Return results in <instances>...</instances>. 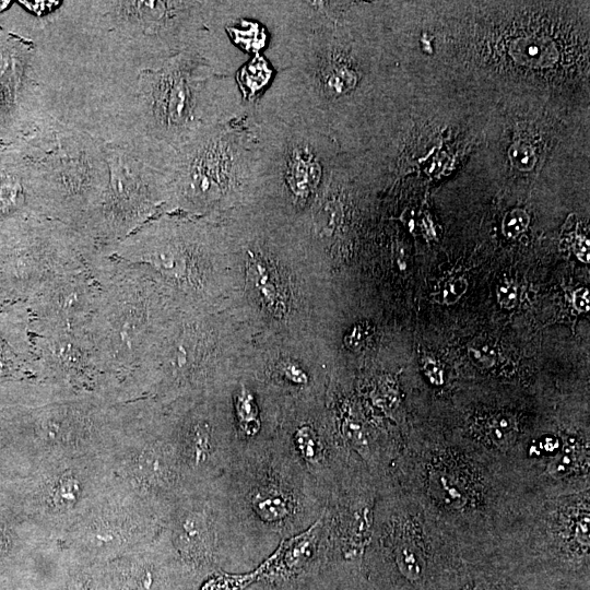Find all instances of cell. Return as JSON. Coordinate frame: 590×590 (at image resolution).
Returning a JSON list of instances; mask_svg holds the SVG:
<instances>
[{
    "label": "cell",
    "mask_w": 590,
    "mask_h": 590,
    "mask_svg": "<svg viewBox=\"0 0 590 590\" xmlns=\"http://www.w3.org/2000/svg\"><path fill=\"white\" fill-rule=\"evenodd\" d=\"M211 1H62L23 15L17 32L34 46L38 76L104 81L161 68L194 51Z\"/></svg>",
    "instance_id": "6da1fadb"
},
{
    "label": "cell",
    "mask_w": 590,
    "mask_h": 590,
    "mask_svg": "<svg viewBox=\"0 0 590 590\" xmlns=\"http://www.w3.org/2000/svg\"><path fill=\"white\" fill-rule=\"evenodd\" d=\"M248 110L234 75L220 74L196 52L184 51L158 69L82 91L71 122L166 174L184 145Z\"/></svg>",
    "instance_id": "7a4b0ae2"
},
{
    "label": "cell",
    "mask_w": 590,
    "mask_h": 590,
    "mask_svg": "<svg viewBox=\"0 0 590 590\" xmlns=\"http://www.w3.org/2000/svg\"><path fill=\"white\" fill-rule=\"evenodd\" d=\"M123 405L36 378L1 384L0 425L19 476L46 459L103 458L121 426Z\"/></svg>",
    "instance_id": "3957f363"
},
{
    "label": "cell",
    "mask_w": 590,
    "mask_h": 590,
    "mask_svg": "<svg viewBox=\"0 0 590 590\" xmlns=\"http://www.w3.org/2000/svg\"><path fill=\"white\" fill-rule=\"evenodd\" d=\"M12 146L35 165L47 217L83 234L108 185L106 144L45 113Z\"/></svg>",
    "instance_id": "277c9868"
},
{
    "label": "cell",
    "mask_w": 590,
    "mask_h": 590,
    "mask_svg": "<svg viewBox=\"0 0 590 590\" xmlns=\"http://www.w3.org/2000/svg\"><path fill=\"white\" fill-rule=\"evenodd\" d=\"M257 146L245 117L206 129L173 156L167 213L201 217L252 192Z\"/></svg>",
    "instance_id": "5b68a950"
},
{
    "label": "cell",
    "mask_w": 590,
    "mask_h": 590,
    "mask_svg": "<svg viewBox=\"0 0 590 590\" xmlns=\"http://www.w3.org/2000/svg\"><path fill=\"white\" fill-rule=\"evenodd\" d=\"M111 259V270L85 332L103 370L118 386L119 397L121 385L165 332L163 288L142 268Z\"/></svg>",
    "instance_id": "8992f818"
},
{
    "label": "cell",
    "mask_w": 590,
    "mask_h": 590,
    "mask_svg": "<svg viewBox=\"0 0 590 590\" xmlns=\"http://www.w3.org/2000/svg\"><path fill=\"white\" fill-rule=\"evenodd\" d=\"M253 135L257 162L252 192H273L303 211L326 188L340 148L329 137L278 119L245 116Z\"/></svg>",
    "instance_id": "52a82bcc"
},
{
    "label": "cell",
    "mask_w": 590,
    "mask_h": 590,
    "mask_svg": "<svg viewBox=\"0 0 590 590\" xmlns=\"http://www.w3.org/2000/svg\"><path fill=\"white\" fill-rule=\"evenodd\" d=\"M111 477L102 457L56 458L38 462L0 489L42 534L60 542L102 497Z\"/></svg>",
    "instance_id": "ba28073f"
},
{
    "label": "cell",
    "mask_w": 590,
    "mask_h": 590,
    "mask_svg": "<svg viewBox=\"0 0 590 590\" xmlns=\"http://www.w3.org/2000/svg\"><path fill=\"white\" fill-rule=\"evenodd\" d=\"M210 241V224L202 219L169 213L145 223L110 256L142 268L162 288L197 297L209 279Z\"/></svg>",
    "instance_id": "9c48e42d"
},
{
    "label": "cell",
    "mask_w": 590,
    "mask_h": 590,
    "mask_svg": "<svg viewBox=\"0 0 590 590\" xmlns=\"http://www.w3.org/2000/svg\"><path fill=\"white\" fill-rule=\"evenodd\" d=\"M107 256L82 233L45 220L17 239L0 246V294L26 302L51 282L82 271L95 274Z\"/></svg>",
    "instance_id": "30bf717a"
},
{
    "label": "cell",
    "mask_w": 590,
    "mask_h": 590,
    "mask_svg": "<svg viewBox=\"0 0 590 590\" xmlns=\"http://www.w3.org/2000/svg\"><path fill=\"white\" fill-rule=\"evenodd\" d=\"M109 180L83 234L102 252L114 248L149 221L167 213L168 177L127 152L106 144Z\"/></svg>",
    "instance_id": "8fae6325"
},
{
    "label": "cell",
    "mask_w": 590,
    "mask_h": 590,
    "mask_svg": "<svg viewBox=\"0 0 590 590\" xmlns=\"http://www.w3.org/2000/svg\"><path fill=\"white\" fill-rule=\"evenodd\" d=\"M158 515V504L113 476L102 497L60 544L84 563L105 564L155 540Z\"/></svg>",
    "instance_id": "7c38bea8"
},
{
    "label": "cell",
    "mask_w": 590,
    "mask_h": 590,
    "mask_svg": "<svg viewBox=\"0 0 590 590\" xmlns=\"http://www.w3.org/2000/svg\"><path fill=\"white\" fill-rule=\"evenodd\" d=\"M103 459L116 480L158 505L181 481L173 444L154 429L150 399L125 402L121 426Z\"/></svg>",
    "instance_id": "4fadbf2b"
},
{
    "label": "cell",
    "mask_w": 590,
    "mask_h": 590,
    "mask_svg": "<svg viewBox=\"0 0 590 590\" xmlns=\"http://www.w3.org/2000/svg\"><path fill=\"white\" fill-rule=\"evenodd\" d=\"M35 378L119 402L118 386L103 370L85 330L33 332Z\"/></svg>",
    "instance_id": "5bb4252c"
},
{
    "label": "cell",
    "mask_w": 590,
    "mask_h": 590,
    "mask_svg": "<svg viewBox=\"0 0 590 590\" xmlns=\"http://www.w3.org/2000/svg\"><path fill=\"white\" fill-rule=\"evenodd\" d=\"M33 60L31 42L9 30L0 32V143H4L3 149L22 139L46 113L39 101Z\"/></svg>",
    "instance_id": "9a60e30c"
},
{
    "label": "cell",
    "mask_w": 590,
    "mask_h": 590,
    "mask_svg": "<svg viewBox=\"0 0 590 590\" xmlns=\"http://www.w3.org/2000/svg\"><path fill=\"white\" fill-rule=\"evenodd\" d=\"M103 283L92 271L59 278L27 299L31 331L80 332L94 315Z\"/></svg>",
    "instance_id": "2e32d148"
},
{
    "label": "cell",
    "mask_w": 590,
    "mask_h": 590,
    "mask_svg": "<svg viewBox=\"0 0 590 590\" xmlns=\"http://www.w3.org/2000/svg\"><path fill=\"white\" fill-rule=\"evenodd\" d=\"M45 220L35 165L15 146L0 150V246Z\"/></svg>",
    "instance_id": "e0dca14e"
},
{
    "label": "cell",
    "mask_w": 590,
    "mask_h": 590,
    "mask_svg": "<svg viewBox=\"0 0 590 590\" xmlns=\"http://www.w3.org/2000/svg\"><path fill=\"white\" fill-rule=\"evenodd\" d=\"M156 539L101 564L103 590H175L167 567L160 559Z\"/></svg>",
    "instance_id": "ac0fdd59"
},
{
    "label": "cell",
    "mask_w": 590,
    "mask_h": 590,
    "mask_svg": "<svg viewBox=\"0 0 590 590\" xmlns=\"http://www.w3.org/2000/svg\"><path fill=\"white\" fill-rule=\"evenodd\" d=\"M31 316L25 302L0 309V385L35 378Z\"/></svg>",
    "instance_id": "d6986e66"
},
{
    "label": "cell",
    "mask_w": 590,
    "mask_h": 590,
    "mask_svg": "<svg viewBox=\"0 0 590 590\" xmlns=\"http://www.w3.org/2000/svg\"><path fill=\"white\" fill-rule=\"evenodd\" d=\"M172 521V544L191 569H204L215 560L216 536L212 520L202 508L178 510Z\"/></svg>",
    "instance_id": "ffe728a7"
},
{
    "label": "cell",
    "mask_w": 590,
    "mask_h": 590,
    "mask_svg": "<svg viewBox=\"0 0 590 590\" xmlns=\"http://www.w3.org/2000/svg\"><path fill=\"white\" fill-rule=\"evenodd\" d=\"M47 539L0 489V571L25 562Z\"/></svg>",
    "instance_id": "44dd1931"
},
{
    "label": "cell",
    "mask_w": 590,
    "mask_h": 590,
    "mask_svg": "<svg viewBox=\"0 0 590 590\" xmlns=\"http://www.w3.org/2000/svg\"><path fill=\"white\" fill-rule=\"evenodd\" d=\"M318 526L319 523L315 522L300 534L283 541L276 551L263 562L264 570L261 578L280 581L300 575L311 560Z\"/></svg>",
    "instance_id": "7402d4cb"
},
{
    "label": "cell",
    "mask_w": 590,
    "mask_h": 590,
    "mask_svg": "<svg viewBox=\"0 0 590 590\" xmlns=\"http://www.w3.org/2000/svg\"><path fill=\"white\" fill-rule=\"evenodd\" d=\"M246 255L247 275L260 302L274 316H284L287 310V295L275 266L257 247L248 248Z\"/></svg>",
    "instance_id": "603a6c76"
},
{
    "label": "cell",
    "mask_w": 590,
    "mask_h": 590,
    "mask_svg": "<svg viewBox=\"0 0 590 590\" xmlns=\"http://www.w3.org/2000/svg\"><path fill=\"white\" fill-rule=\"evenodd\" d=\"M212 426L202 417H196L186 423L182 432L178 434L175 442H172L180 464L189 470L198 471L205 467L212 453Z\"/></svg>",
    "instance_id": "cb8c5ba5"
},
{
    "label": "cell",
    "mask_w": 590,
    "mask_h": 590,
    "mask_svg": "<svg viewBox=\"0 0 590 590\" xmlns=\"http://www.w3.org/2000/svg\"><path fill=\"white\" fill-rule=\"evenodd\" d=\"M274 70L263 54L250 57L234 74L248 109L263 95L269 87Z\"/></svg>",
    "instance_id": "d4e9b609"
},
{
    "label": "cell",
    "mask_w": 590,
    "mask_h": 590,
    "mask_svg": "<svg viewBox=\"0 0 590 590\" xmlns=\"http://www.w3.org/2000/svg\"><path fill=\"white\" fill-rule=\"evenodd\" d=\"M252 505L261 519L268 522L281 521L291 512L287 498L272 488L259 489L252 498Z\"/></svg>",
    "instance_id": "484cf974"
},
{
    "label": "cell",
    "mask_w": 590,
    "mask_h": 590,
    "mask_svg": "<svg viewBox=\"0 0 590 590\" xmlns=\"http://www.w3.org/2000/svg\"><path fill=\"white\" fill-rule=\"evenodd\" d=\"M236 415L241 432L246 436H252L260 428L258 406L252 393L241 386L235 401Z\"/></svg>",
    "instance_id": "4316f807"
},
{
    "label": "cell",
    "mask_w": 590,
    "mask_h": 590,
    "mask_svg": "<svg viewBox=\"0 0 590 590\" xmlns=\"http://www.w3.org/2000/svg\"><path fill=\"white\" fill-rule=\"evenodd\" d=\"M264 570L262 563L256 570L248 574H223L206 581L201 590H245L251 582L261 578Z\"/></svg>",
    "instance_id": "83f0119b"
},
{
    "label": "cell",
    "mask_w": 590,
    "mask_h": 590,
    "mask_svg": "<svg viewBox=\"0 0 590 590\" xmlns=\"http://www.w3.org/2000/svg\"><path fill=\"white\" fill-rule=\"evenodd\" d=\"M19 475L17 464L8 437L0 425V486Z\"/></svg>",
    "instance_id": "f1b7e54d"
},
{
    "label": "cell",
    "mask_w": 590,
    "mask_h": 590,
    "mask_svg": "<svg viewBox=\"0 0 590 590\" xmlns=\"http://www.w3.org/2000/svg\"><path fill=\"white\" fill-rule=\"evenodd\" d=\"M297 449L306 461H316L319 457L320 446L315 430L308 426H302L295 434Z\"/></svg>",
    "instance_id": "f546056e"
},
{
    "label": "cell",
    "mask_w": 590,
    "mask_h": 590,
    "mask_svg": "<svg viewBox=\"0 0 590 590\" xmlns=\"http://www.w3.org/2000/svg\"><path fill=\"white\" fill-rule=\"evenodd\" d=\"M509 157L519 170H530L535 164L533 148L524 142H517L509 149Z\"/></svg>",
    "instance_id": "4dcf8cb0"
},
{
    "label": "cell",
    "mask_w": 590,
    "mask_h": 590,
    "mask_svg": "<svg viewBox=\"0 0 590 590\" xmlns=\"http://www.w3.org/2000/svg\"><path fill=\"white\" fill-rule=\"evenodd\" d=\"M529 215L524 210L510 211L503 221V233L508 238L518 237L528 226Z\"/></svg>",
    "instance_id": "1f68e13d"
},
{
    "label": "cell",
    "mask_w": 590,
    "mask_h": 590,
    "mask_svg": "<svg viewBox=\"0 0 590 590\" xmlns=\"http://www.w3.org/2000/svg\"><path fill=\"white\" fill-rule=\"evenodd\" d=\"M374 333V327L368 321L355 323L344 337L346 347L351 350L361 349Z\"/></svg>",
    "instance_id": "d6a6232c"
},
{
    "label": "cell",
    "mask_w": 590,
    "mask_h": 590,
    "mask_svg": "<svg viewBox=\"0 0 590 590\" xmlns=\"http://www.w3.org/2000/svg\"><path fill=\"white\" fill-rule=\"evenodd\" d=\"M468 288L464 278H453L449 280L440 292L441 300L445 304H453L460 299Z\"/></svg>",
    "instance_id": "836d02e7"
},
{
    "label": "cell",
    "mask_w": 590,
    "mask_h": 590,
    "mask_svg": "<svg viewBox=\"0 0 590 590\" xmlns=\"http://www.w3.org/2000/svg\"><path fill=\"white\" fill-rule=\"evenodd\" d=\"M470 355L475 363L483 367L493 366L497 359L495 349L484 343L470 347Z\"/></svg>",
    "instance_id": "e575fe53"
},
{
    "label": "cell",
    "mask_w": 590,
    "mask_h": 590,
    "mask_svg": "<svg viewBox=\"0 0 590 590\" xmlns=\"http://www.w3.org/2000/svg\"><path fill=\"white\" fill-rule=\"evenodd\" d=\"M282 376L296 385H305L308 381L307 374L295 362L286 361L280 367Z\"/></svg>",
    "instance_id": "d590c367"
},
{
    "label": "cell",
    "mask_w": 590,
    "mask_h": 590,
    "mask_svg": "<svg viewBox=\"0 0 590 590\" xmlns=\"http://www.w3.org/2000/svg\"><path fill=\"white\" fill-rule=\"evenodd\" d=\"M518 298L517 287L510 282L502 283L497 286V302L506 309L516 306Z\"/></svg>",
    "instance_id": "8d00e7d4"
},
{
    "label": "cell",
    "mask_w": 590,
    "mask_h": 590,
    "mask_svg": "<svg viewBox=\"0 0 590 590\" xmlns=\"http://www.w3.org/2000/svg\"><path fill=\"white\" fill-rule=\"evenodd\" d=\"M522 49L519 50V52L523 56H528V58L533 59L538 58L542 55V57L547 56L550 51H552L551 48H548L547 45H544L543 43H539L535 40L527 42L522 47Z\"/></svg>",
    "instance_id": "74e56055"
},
{
    "label": "cell",
    "mask_w": 590,
    "mask_h": 590,
    "mask_svg": "<svg viewBox=\"0 0 590 590\" xmlns=\"http://www.w3.org/2000/svg\"><path fill=\"white\" fill-rule=\"evenodd\" d=\"M423 370L433 384L440 385L442 382V369L433 358L427 357L423 361Z\"/></svg>",
    "instance_id": "f35d334b"
},
{
    "label": "cell",
    "mask_w": 590,
    "mask_h": 590,
    "mask_svg": "<svg viewBox=\"0 0 590 590\" xmlns=\"http://www.w3.org/2000/svg\"><path fill=\"white\" fill-rule=\"evenodd\" d=\"M343 432L345 436L349 438V440L355 444L364 442L363 430L358 423L352 420H346L343 424Z\"/></svg>",
    "instance_id": "ab89813d"
},
{
    "label": "cell",
    "mask_w": 590,
    "mask_h": 590,
    "mask_svg": "<svg viewBox=\"0 0 590 590\" xmlns=\"http://www.w3.org/2000/svg\"><path fill=\"white\" fill-rule=\"evenodd\" d=\"M573 305L579 311H582V312L589 311L590 297H589V291L587 287H581L574 293Z\"/></svg>",
    "instance_id": "60d3db41"
},
{
    "label": "cell",
    "mask_w": 590,
    "mask_h": 590,
    "mask_svg": "<svg viewBox=\"0 0 590 590\" xmlns=\"http://www.w3.org/2000/svg\"><path fill=\"white\" fill-rule=\"evenodd\" d=\"M511 422L508 417L505 416H498L493 420L491 424L492 428V435L495 438H500L503 435L510 430L511 428Z\"/></svg>",
    "instance_id": "b9f144b4"
},
{
    "label": "cell",
    "mask_w": 590,
    "mask_h": 590,
    "mask_svg": "<svg viewBox=\"0 0 590 590\" xmlns=\"http://www.w3.org/2000/svg\"><path fill=\"white\" fill-rule=\"evenodd\" d=\"M576 255L581 261L589 262V243L587 239L582 238L577 241Z\"/></svg>",
    "instance_id": "7bdbcfd3"
},
{
    "label": "cell",
    "mask_w": 590,
    "mask_h": 590,
    "mask_svg": "<svg viewBox=\"0 0 590 590\" xmlns=\"http://www.w3.org/2000/svg\"><path fill=\"white\" fill-rule=\"evenodd\" d=\"M397 264L400 270H405L406 262L404 260L403 249H398L396 253Z\"/></svg>",
    "instance_id": "ee69618b"
},
{
    "label": "cell",
    "mask_w": 590,
    "mask_h": 590,
    "mask_svg": "<svg viewBox=\"0 0 590 590\" xmlns=\"http://www.w3.org/2000/svg\"><path fill=\"white\" fill-rule=\"evenodd\" d=\"M11 305L1 294H0V309Z\"/></svg>",
    "instance_id": "f6af8a7d"
},
{
    "label": "cell",
    "mask_w": 590,
    "mask_h": 590,
    "mask_svg": "<svg viewBox=\"0 0 590 590\" xmlns=\"http://www.w3.org/2000/svg\"><path fill=\"white\" fill-rule=\"evenodd\" d=\"M9 3H11L10 1H0V12L4 11Z\"/></svg>",
    "instance_id": "bcb514c9"
}]
</instances>
